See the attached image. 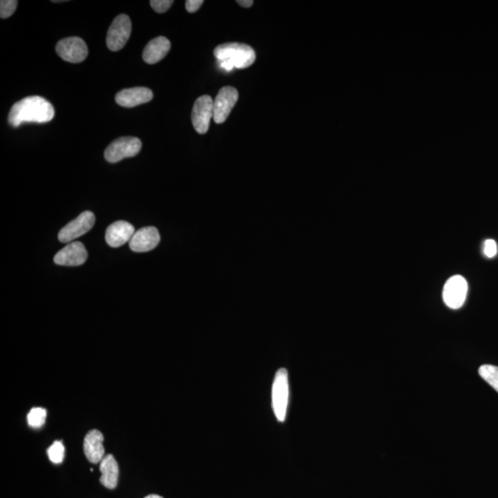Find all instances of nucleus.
Masks as SVG:
<instances>
[{
    "label": "nucleus",
    "instance_id": "obj_13",
    "mask_svg": "<svg viewBox=\"0 0 498 498\" xmlns=\"http://www.w3.org/2000/svg\"><path fill=\"white\" fill-rule=\"evenodd\" d=\"M160 233L154 226L144 227L137 231L130 241L132 251L148 252L154 249L160 243Z\"/></svg>",
    "mask_w": 498,
    "mask_h": 498
},
{
    "label": "nucleus",
    "instance_id": "obj_12",
    "mask_svg": "<svg viewBox=\"0 0 498 498\" xmlns=\"http://www.w3.org/2000/svg\"><path fill=\"white\" fill-rule=\"evenodd\" d=\"M154 98V92L146 87H134V88L122 90L116 94V102L123 107L132 108L149 103Z\"/></svg>",
    "mask_w": 498,
    "mask_h": 498
},
{
    "label": "nucleus",
    "instance_id": "obj_7",
    "mask_svg": "<svg viewBox=\"0 0 498 498\" xmlns=\"http://www.w3.org/2000/svg\"><path fill=\"white\" fill-rule=\"evenodd\" d=\"M95 224V214L92 212H83L75 220L60 230L59 240L61 243H71L88 233L94 227Z\"/></svg>",
    "mask_w": 498,
    "mask_h": 498
},
{
    "label": "nucleus",
    "instance_id": "obj_5",
    "mask_svg": "<svg viewBox=\"0 0 498 498\" xmlns=\"http://www.w3.org/2000/svg\"><path fill=\"white\" fill-rule=\"evenodd\" d=\"M131 20L126 14H120L111 24L107 32V44L111 51L121 50L131 35Z\"/></svg>",
    "mask_w": 498,
    "mask_h": 498
},
{
    "label": "nucleus",
    "instance_id": "obj_10",
    "mask_svg": "<svg viewBox=\"0 0 498 498\" xmlns=\"http://www.w3.org/2000/svg\"><path fill=\"white\" fill-rule=\"evenodd\" d=\"M60 58L70 63H80L88 56V47L80 37H68L59 41L56 47Z\"/></svg>",
    "mask_w": 498,
    "mask_h": 498
},
{
    "label": "nucleus",
    "instance_id": "obj_23",
    "mask_svg": "<svg viewBox=\"0 0 498 498\" xmlns=\"http://www.w3.org/2000/svg\"><path fill=\"white\" fill-rule=\"evenodd\" d=\"M485 254L488 257H493L497 253V245L493 239H488L485 242Z\"/></svg>",
    "mask_w": 498,
    "mask_h": 498
},
{
    "label": "nucleus",
    "instance_id": "obj_14",
    "mask_svg": "<svg viewBox=\"0 0 498 498\" xmlns=\"http://www.w3.org/2000/svg\"><path fill=\"white\" fill-rule=\"evenodd\" d=\"M103 442L104 436L100 431L94 429L87 433L84 439L83 451L90 463H100L106 457Z\"/></svg>",
    "mask_w": 498,
    "mask_h": 498
},
{
    "label": "nucleus",
    "instance_id": "obj_22",
    "mask_svg": "<svg viewBox=\"0 0 498 498\" xmlns=\"http://www.w3.org/2000/svg\"><path fill=\"white\" fill-rule=\"evenodd\" d=\"M150 4L158 13H164L172 7L174 1L173 0H152Z\"/></svg>",
    "mask_w": 498,
    "mask_h": 498
},
{
    "label": "nucleus",
    "instance_id": "obj_3",
    "mask_svg": "<svg viewBox=\"0 0 498 498\" xmlns=\"http://www.w3.org/2000/svg\"><path fill=\"white\" fill-rule=\"evenodd\" d=\"M288 401H289V381L286 369L281 368L275 375L272 385V408L278 421L284 422L286 418Z\"/></svg>",
    "mask_w": 498,
    "mask_h": 498
},
{
    "label": "nucleus",
    "instance_id": "obj_8",
    "mask_svg": "<svg viewBox=\"0 0 498 498\" xmlns=\"http://www.w3.org/2000/svg\"><path fill=\"white\" fill-rule=\"evenodd\" d=\"M468 293V284L461 275L449 278L444 286L443 299L449 308L458 309L463 307Z\"/></svg>",
    "mask_w": 498,
    "mask_h": 498
},
{
    "label": "nucleus",
    "instance_id": "obj_16",
    "mask_svg": "<svg viewBox=\"0 0 498 498\" xmlns=\"http://www.w3.org/2000/svg\"><path fill=\"white\" fill-rule=\"evenodd\" d=\"M171 48L170 41L164 36H159L150 41L144 48L142 59L147 64H156L166 58Z\"/></svg>",
    "mask_w": 498,
    "mask_h": 498
},
{
    "label": "nucleus",
    "instance_id": "obj_1",
    "mask_svg": "<svg viewBox=\"0 0 498 498\" xmlns=\"http://www.w3.org/2000/svg\"><path fill=\"white\" fill-rule=\"evenodd\" d=\"M55 116V109L41 96H30L17 102L8 114V123L17 128L24 123H47Z\"/></svg>",
    "mask_w": 498,
    "mask_h": 498
},
{
    "label": "nucleus",
    "instance_id": "obj_17",
    "mask_svg": "<svg viewBox=\"0 0 498 498\" xmlns=\"http://www.w3.org/2000/svg\"><path fill=\"white\" fill-rule=\"evenodd\" d=\"M100 472L101 484L108 489H115L119 482V467L113 455L108 454L103 458L100 463Z\"/></svg>",
    "mask_w": 498,
    "mask_h": 498
},
{
    "label": "nucleus",
    "instance_id": "obj_15",
    "mask_svg": "<svg viewBox=\"0 0 498 498\" xmlns=\"http://www.w3.org/2000/svg\"><path fill=\"white\" fill-rule=\"evenodd\" d=\"M135 228L125 221H116L108 226L106 233V241L111 248H119L130 241L134 236Z\"/></svg>",
    "mask_w": 498,
    "mask_h": 498
},
{
    "label": "nucleus",
    "instance_id": "obj_25",
    "mask_svg": "<svg viewBox=\"0 0 498 498\" xmlns=\"http://www.w3.org/2000/svg\"><path fill=\"white\" fill-rule=\"evenodd\" d=\"M236 2H238L241 7L244 8L251 7V6L254 4V2L252 1V0H238V1Z\"/></svg>",
    "mask_w": 498,
    "mask_h": 498
},
{
    "label": "nucleus",
    "instance_id": "obj_24",
    "mask_svg": "<svg viewBox=\"0 0 498 498\" xmlns=\"http://www.w3.org/2000/svg\"><path fill=\"white\" fill-rule=\"evenodd\" d=\"M203 3L202 0H188L186 2V8L190 13H194V12L200 10Z\"/></svg>",
    "mask_w": 498,
    "mask_h": 498
},
{
    "label": "nucleus",
    "instance_id": "obj_18",
    "mask_svg": "<svg viewBox=\"0 0 498 498\" xmlns=\"http://www.w3.org/2000/svg\"><path fill=\"white\" fill-rule=\"evenodd\" d=\"M478 372L480 377L498 392V367L484 365L480 367Z\"/></svg>",
    "mask_w": 498,
    "mask_h": 498
},
{
    "label": "nucleus",
    "instance_id": "obj_19",
    "mask_svg": "<svg viewBox=\"0 0 498 498\" xmlns=\"http://www.w3.org/2000/svg\"><path fill=\"white\" fill-rule=\"evenodd\" d=\"M47 413V410L44 408H32L27 416V421H28L30 427H41L46 422Z\"/></svg>",
    "mask_w": 498,
    "mask_h": 498
},
{
    "label": "nucleus",
    "instance_id": "obj_4",
    "mask_svg": "<svg viewBox=\"0 0 498 498\" xmlns=\"http://www.w3.org/2000/svg\"><path fill=\"white\" fill-rule=\"evenodd\" d=\"M142 140L135 137H121L107 147L104 158L111 164L119 163L125 158L134 157L142 150Z\"/></svg>",
    "mask_w": 498,
    "mask_h": 498
},
{
    "label": "nucleus",
    "instance_id": "obj_20",
    "mask_svg": "<svg viewBox=\"0 0 498 498\" xmlns=\"http://www.w3.org/2000/svg\"><path fill=\"white\" fill-rule=\"evenodd\" d=\"M48 457L53 463L59 464L64 460L65 448L61 441H55L47 449Z\"/></svg>",
    "mask_w": 498,
    "mask_h": 498
},
{
    "label": "nucleus",
    "instance_id": "obj_6",
    "mask_svg": "<svg viewBox=\"0 0 498 498\" xmlns=\"http://www.w3.org/2000/svg\"><path fill=\"white\" fill-rule=\"evenodd\" d=\"M214 119V100L211 96L203 95L195 102L191 120L195 130L205 134L209 130L211 120Z\"/></svg>",
    "mask_w": 498,
    "mask_h": 498
},
{
    "label": "nucleus",
    "instance_id": "obj_9",
    "mask_svg": "<svg viewBox=\"0 0 498 498\" xmlns=\"http://www.w3.org/2000/svg\"><path fill=\"white\" fill-rule=\"evenodd\" d=\"M238 100V90L226 86L219 91L214 100V120L216 124L226 122Z\"/></svg>",
    "mask_w": 498,
    "mask_h": 498
},
{
    "label": "nucleus",
    "instance_id": "obj_26",
    "mask_svg": "<svg viewBox=\"0 0 498 498\" xmlns=\"http://www.w3.org/2000/svg\"><path fill=\"white\" fill-rule=\"evenodd\" d=\"M144 498H164V497L158 496V494H149V496H147L146 497H144Z\"/></svg>",
    "mask_w": 498,
    "mask_h": 498
},
{
    "label": "nucleus",
    "instance_id": "obj_11",
    "mask_svg": "<svg viewBox=\"0 0 498 498\" xmlns=\"http://www.w3.org/2000/svg\"><path fill=\"white\" fill-rule=\"evenodd\" d=\"M87 259L88 252L83 243L72 242L56 254L54 261L60 266H80Z\"/></svg>",
    "mask_w": 498,
    "mask_h": 498
},
{
    "label": "nucleus",
    "instance_id": "obj_2",
    "mask_svg": "<svg viewBox=\"0 0 498 498\" xmlns=\"http://www.w3.org/2000/svg\"><path fill=\"white\" fill-rule=\"evenodd\" d=\"M220 68L226 71L233 68H247L256 60V52L251 47L241 43H226L218 46L214 49Z\"/></svg>",
    "mask_w": 498,
    "mask_h": 498
},
{
    "label": "nucleus",
    "instance_id": "obj_21",
    "mask_svg": "<svg viewBox=\"0 0 498 498\" xmlns=\"http://www.w3.org/2000/svg\"><path fill=\"white\" fill-rule=\"evenodd\" d=\"M18 1L16 0H1L0 1V17L7 19L16 11Z\"/></svg>",
    "mask_w": 498,
    "mask_h": 498
}]
</instances>
